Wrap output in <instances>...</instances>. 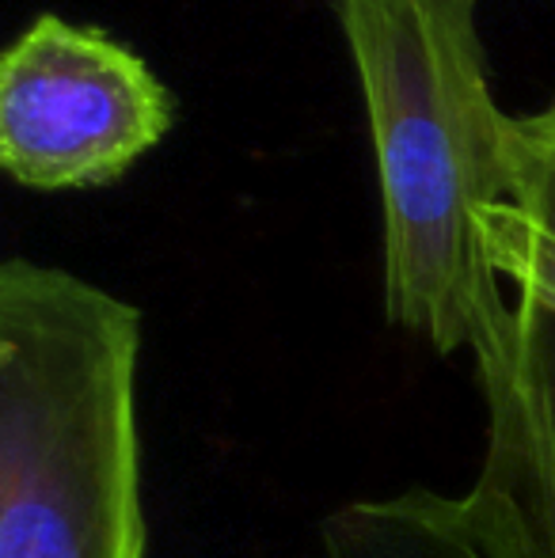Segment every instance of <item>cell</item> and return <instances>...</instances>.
<instances>
[{"mask_svg": "<svg viewBox=\"0 0 555 558\" xmlns=\"http://www.w3.org/2000/svg\"><path fill=\"white\" fill-rule=\"evenodd\" d=\"M487 251L514 289V338L475 373L487 407L480 475L518 498L555 558V99L506 125V191L487 209Z\"/></svg>", "mask_w": 555, "mask_h": 558, "instance_id": "obj_3", "label": "cell"}, {"mask_svg": "<svg viewBox=\"0 0 555 558\" xmlns=\"http://www.w3.org/2000/svg\"><path fill=\"white\" fill-rule=\"evenodd\" d=\"M480 0H339L381 179L388 324L475 373L510 353L514 308L487 251L506 191V125Z\"/></svg>", "mask_w": 555, "mask_h": 558, "instance_id": "obj_1", "label": "cell"}, {"mask_svg": "<svg viewBox=\"0 0 555 558\" xmlns=\"http://www.w3.org/2000/svg\"><path fill=\"white\" fill-rule=\"evenodd\" d=\"M541 539L510 490L475 475L460 494L408 486L354 498L324 517L319 558H541Z\"/></svg>", "mask_w": 555, "mask_h": 558, "instance_id": "obj_5", "label": "cell"}, {"mask_svg": "<svg viewBox=\"0 0 555 558\" xmlns=\"http://www.w3.org/2000/svg\"><path fill=\"white\" fill-rule=\"evenodd\" d=\"M171 122L160 76L99 27L38 15L0 61V163L27 191L114 183Z\"/></svg>", "mask_w": 555, "mask_h": 558, "instance_id": "obj_4", "label": "cell"}, {"mask_svg": "<svg viewBox=\"0 0 555 558\" xmlns=\"http://www.w3.org/2000/svg\"><path fill=\"white\" fill-rule=\"evenodd\" d=\"M145 316L65 266H0V558H145Z\"/></svg>", "mask_w": 555, "mask_h": 558, "instance_id": "obj_2", "label": "cell"}]
</instances>
